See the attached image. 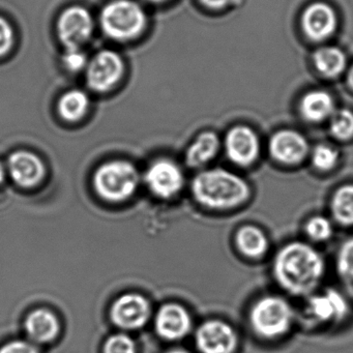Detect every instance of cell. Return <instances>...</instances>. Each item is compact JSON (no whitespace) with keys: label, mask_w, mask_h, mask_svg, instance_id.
I'll return each instance as SVG.
<instances>
[{"label":"cell","mask_w":353,"mask_h":353,"mask_svg":"<svg viewBox=\"0 0 353 353\" xmlns=\"http://www.w3.org/2000/svg\"><path fill=\"white\" fill-rule=\"evenodd\" d=\"M272 274L281 288L294 296H307L319 286L325 274L321 254L303 241L287 243L272 262Z\"/></svg>","instance_id":"6da1fadb"},{"label":"cell","mask_w":353,"mask_h":353,"mask_svg":"<svg viewBox=\"0 0 353 353\" xmlns=\"http://www.w3.org/2000/svg\"><path fill=\"white\" fill-rule=\"evenodd\" d=\"M192 195L208 210H233L245 204L251 196L249 183L227 169H206L198 173L191 185Z\"/></svg>","instance_id":"7a4b0ae2"},{"label":"cell","mask_w":353,"mask_h":353,"mask_svg":"<svg viewBox=\"0 0 353 353\" xmlns=\"http://www.w3.org/2000/svg\"><path fill=\"white\" fill-rule=\"evenodd\" d=\"M294 320L290 303L281 296L266 295L258 299L249 313L250 325L257 336L274 340L286 334Z\"/></svg>","instance_id":"3957f363"},{"label":"cell","mask_w":353,"mask_h":353,"mask_svg":"<svg viewBox=\"0 0 353 353\" xmlns=\"http://www.w3.org/2000/svg\"><path fill=\"white\" fill-rule=\"evenodd\" d=\"M100 22L107 37L125 42L143 32L146 15L141 6L133 0H113L101 12Z\"/></svg>","instance_id":"277c9868"},{"label":"cell","mask_w":353,"mask_h":353,"mask_svg":"<svg viewBox=\"0 0 353 353\" xmlns=\"http://www.w3.org/2000/svg\"><path fill=\"white\" fill-rule=\"evenodd\" d=\"M97 193L105 200L125 201L134 195L139 185V173L131 163L113 161L103 165L94 177Z\"/></svg>","instance_id":"5b68a950"},{"label":"cell","mask_w":353,"mask_h":353,"mask_svg":"<svg viewBox=\"0 0 353 353\" xmlns=\"http://www.w3.org/2000/svg\"><path fill=\"white\" fill-rule=\"evenodd\" d=\"M144 179L150 191L163 200L176 197L185 185V175L181 167L168 159L152 163Z\"/></svg>","instance_id":"8992f818"},{"label":"cell","mask_w":353,"mask_h":353,"mask_svg":"<svg viewBox=\"0 0 353 353\" xmlns=\"http://www.w3.org/2000/svg\"><path fill=\"white\" fill-rule=\"evenodd\" d=\"M123 59L114 51L97 53L86 67V82L94 92H106L112 90L123 75Z\"/></svg>","instance_id":"52a82bcc"},{"label":"cell","mask_w":353,"mask_h":353,"mask_svg":"<svg viewBox=\"0 0 353 353\" xmlns=\"http://www.w3.org/2000/svg\"><path fill=\"white\" fill-rule=\"evenodd\" d=\"M195 344L201 353H234L239 336L227 322L208 320L196 330Z\"/></svg>","instance_id":"ba28073f"},{"label":"cell","mask_w":353,"mask_h":353,"mask_svg":"<svg viewBox=\"0 0 353 353\" xmlns=\"http://www.w3.org/2000/svg\"><path fill=\"white\" fill-rule=\"evenodd\" d=\"M349 313L346 297L336 289L328 288L319 294L312 295L305 305L307 319L317 324L342 321Z\"/></svg>","instance_id":"9c48e42d"},{"label":"cell","mask_w":353,"mask_h":353,"mask_svg":"<svg viewBox=\"0 0 353 353\" xmlns=\"http://www.w3.org/2000/svg\"><path fill=\"white\" fill-rule=\"evenodd\" d=\"M92 30L90 12L77 6L65 10L57 21V34L65 48H80L92 37Z\"/></svg>","instance_id":"30bf717a"},{"label":"cell","mask_w":353,"mask_h":353,"mask_svg":"<svg viewBox=\"0 0 353 353\" xmlns=\"http://www.w3.org/2000/svg\"><path fill=\"white\" fill-rule=\"evenodd\" d=\"M225 150L233 164L241 167H250L257 161L260 152V143L253 130L245 125L234 127L225 138Z\"/></svg>","instance_id":"8fae6325"},{"label":"cell","mask_w":353,"mask_h":353,"mask_svg":"<svg viewBox=\"0 0 353 353\" xmlns=\"http://www.w3.org/2000/svg\"><path fill=\"white\" fill-rule=\"evenodd\" d=\"M152 309L145 297L129 293L119 297L111 309V318L114 324L125 330H138L150 319Z\"/></svg>","instance_id":"7c38bea8"},{"label":"cell","mask_w":353,"mask_h":353,"mask_svg":"<svg viewBox=\"0 0 353 353\" xmlns=\"http://www.w3.org/2000/svg\"><path fill=\"white\" fill-rule=\"evenodd\" d=\"M268 150L276 162L285 166H296L307 158L309 144L301 134L284 130L270 138Z\"/></svg>","instance_id":"4fadbf2b"},{"label":"cell","mask_w":353,"mask_h":353,"mask_svg":"<svg viewBox=\"0 0 353 353\" xmlns=\"http://www.w3.org/2000/svg\"><path fill=\"white\" fill-rule=\"evenodd\" d=\"M192 317L187 309L179 303H166L159 310L154 319L157 334L166 341L185 338L192 330Z\"/></svg>","instance_id":"5bb4252c"},{"label":"cell","mask_w":353,"mask_h":353,"mask_svg":"<svg viewBox=\"0 0 353 353\" xmlns=\"http://www.w3.org/2000/svg\"><path fill=\"white\" fill-rule=\"evenodd\" d=\"M301 26L305 36L311 40L316 42L326 40L336 30V13L325 3H313L303 12Z\"/></svg>","instance_id":"9a60e30c"},{"label":"cell","mask_w":353,"mask_h":353,"mask_svg":"<svg viewBox=\"0 0 353 353\" xmlns=\"http://www.w3.org/2000/svg\"><path fill=\"white\" fill-rule=\"evenodd\" d=\"M8 168L14 181L23 188L39 185L45 175V166L40 158L26 150L12 154Z\"/></svg>","instance_id":"2e32d148"},{"label":"cell","mask_w":353,"mask_h":353,"mask_svg":"<svg viewBox=\"0 0 353 353\" xmlns=\"http://www.w3.org/2000/svg\"><path fill=\"white\" fill-rule=\"evenodd\" d=\"M26 330L32 341L39 343L50 342L59 334V320L52 312L38 309L26 318Z\"/></svg>","instance_id":"e0dca14e"},{"label":"cell","mask_w":353,"mask_h":353,"mask_svg":"<svg viewBox=\"0 0 353 353\" xmlns=\"http://www.w3.org/2000/svg\"><path fill=\"white\" fill-rule=\"evenodd\" d=\"M220 150V139L214 132L200 134L185 152V163L191 168H201L214 160Z\"/></svg>","instance_id":"ac0fdd59"},{"label":"cell","mask_w":353,"mask_h":353,"mask_svg":"<svg viewBox=\"0 0 353 353\" xmlns=\"http://www.w3.org/2000/svg\"><path fill=\"white\" fill-rule=\"evenodd\" d=\"M234 241L239 253L250 259L261 258L270 247L265 233L253 225L241 227L235 233Z\"/></svg>","instance_id":"d6986e66"},{"label":"cell","mask_w":353,"mask_h":353,"mask_svg":"<svg viewBox=\"0 0 353 353\" xmlns=\"http://www.w3.org/2000/svg\"><path fill=\"white\" fill-rule=\"evenodd\" d=\"M301 112L307 121L319 123L334 114V100L324 90H313L307 92L301 100Z\"/></svg>","instance_id":"ffe728a7"},{"label":"cell","mask_w":353,"mask_h":353,"mask_svg":"<svg viewBox=\"0 0 353 353\" xmlns=\"http://www.w3.org/2000/svg\"><path fill=\"white\" fill-rule=\"evenodd\" d=\"M314 65L318 72L328 78L340 75L346 68V57L336 47H323L314 54Z\"/></svg>","instance_id":"44dd1931"},{"label":"cell","mask_w":353,"mask_h":353,"mask_svg":"<svg viewBox=\"0 0 353 353\" xmlns=\"http://www.w3.org/2000/svg\"><path fill=\"white\" fill-rule=\"evenodd\" d=\"M90 99L80 90H72L61 96L59 101V115L67 121H78L88 112Z\"/></svg>","instance_id":"7402d4cb"},{"label":"cell","mask_w":353,"mask_h":353,"mask_svg":"<svg viewBox=\"0 0 353 353\" xmlns=\"http://www.w3.org/2000/svg\"><path fill=\"white\" fill-rule=\"evenodd\" d=\"M332 218L342 226H353V185L339 188L330 200Z\"/></svg>","instance_id":"603a6c76"},{"label":"cell","mask_w":353,"mask_h":353,"mask_svg":"<svg viewBox=\"0 0 353 353\" xmlns=\"http://www.w3.org/2000/svg\"><path fill=\"white\" fill-rule=\"evenodd\" d=\"M336 270L343 287L353 299V237L339 248Z\"/></svg>","instance_id":"cb8c5ba5"},{"label":"cell","mask_w":353,"mask_h":353,"mask_svg":"<svg viewBox=\"0 0 353 353\" xmlns=\"http://www.w3.org/2000/svg\"><path fill=\"white\" fill-rule=\"evenodd\" d=\"M330 134L340 141H347L353 137V113L347 109H341L332 115Z\"/></svg>","instance_id":"d4e9b609"},{"label":"cell","mask_w":353,"mask_h":353,"mask_svg":"<svg viewBox=\"0 0 353 353\" xmlns=\"http://www.w3.org/2000/svg\"><path fill=\"white\" fill-rule=\"evenodd\" d=\"M338 150L327 144H319L312 152V165L320 172H327L332 170L338 164Z\"/></svg>","instance_id":"484cf974"},{"label":"cell","mask_w":353,"mask_h":353,"mask_svg":"<svg viewBox=\"0 0 353 353\" xmlns=\"http://www.w3.org/2000/svg\"><path fill=\"white\" fill-rule=\"evenodd\" d=\"M305 232L311 241L324 243L332 236L334 227L330 219L323 216H314L305 223Z\"/></svg>","instance_id":"4316f807"},{"label":"cell","mask_w":353,"mask_h":353,"mask_svg":"<svg viewBox=\"0 0 353 353\" xmlns=\"http://www.w3.org/2000/svg\"><path fill=\"white\" fill-rule=\"evenodd\" d=\"M105 353H136L134 341L127 334H119L110 336L105 344Z\"/></svg>","instance_id":"83f0119b"},{"label":"cell","mask_w":353,"mask_h":353,"mask_svg":"<svg viewBox=\"0 0 353 353\" xmlns=\"http://www.w3.org/2000/svg\"><path fill=\"white\" fill-rule=\"evenodd\" d=\"M63 65L71 72L86 69L88 61L85 53L80 48H67L63 57Z\"/></svg>","instance_id":"f1b7e54d"},{"label":"cell","mask_w":353,"mask_h":353,"mask_svg":"<svg viewBox=\"0 0 353 353\" xmlns=\"http://www.w3.org/2000/svg\"><path fill=\"white\" fill-rule=\"evenodd\" d=\"M15 42V34L11 24L0 17V57L7 54Z\"/></svg>","instance_id":"f546056e"},{"label":"cell","mask_w":353,"mask_h":353,"mask_svg":"<svg viewBox=\"0 0 353 353\" xmlns=\"http://www.w3.org/2000/svg\"><path fill=\"white\" fill-rule=\"evenodd\" d=\"M0 353H40L32 343L24 341H13L1 347Z\"/></svg>","instance_id":"4dcf8cb0"},{"label":"cell","mask_w":353,"mask_h":353,"mask_svg":"<svg viewBox=\"0 0 353 353\" xmlns=\"http://www.w3.org/2000/svg\"><path fill=\"white\" fill-rule=\"evenodd\" d=\"M200 1L210 9H222L228 5L230 0H200Z\"/></svg>","instance_id":"1f68e13d"},{"label":"cell","mask_w":353,"mask_h":353,"mask_svg":"<svg viewBox=\"0 0 353 353\" xmlns=\"http://www.w3.org/2000/svg\"><path fill=\"white\" fill-rule=\"evenodd\" d=\"M6 179V169L3 165L0 163V183H3Z\"/></svg>","instance_id":"d6a6232c"},{"label":"cell","mask_w":353,"mask_h":353,"mask_svg":"<svg viewBox=\"0 0 353 353\" xmlns=\"http://www.w3.org/2000/svg\"><path fill=\"white\" fill-rule=\"evenodd\" d=\"M348 84L351 88L353 90V65L351 68L350 71H349L348 74Z\"/></svg>","instance_id":"836d02e7"},{"label":"cell","mask_w":353,"mask_h":353,"mask_svg":"<svg viewBox=\"0 0 353 353\" xmlns=\"http://www.w3.org/2000/svg\"><path fill=\"white\" fill-rule=\"evenodd\" d=\"M167 353H189L187 350H185V349L181 348H175L172 349V350H169Z\"/></svg>","instance_id":"e575fe53"},{"label":"cell","mask_w":353,"mask_h":353,"mask_svg":"<svg viewBox=\"0 0 353 353\" xmlns=\"http://www.w3.org/2000/svg\"><path fill=\"white\" fill-rule=\"evenodd\" d=\"M148 1H152V3H162L164 0H148Z\"/></svg>","instance_id":"d590c367"}]
</instances>
